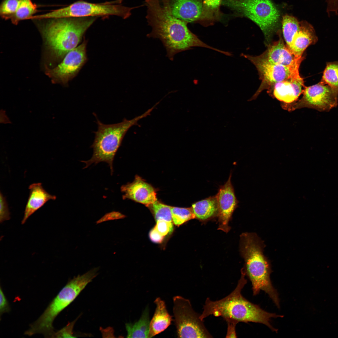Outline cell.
Returning <instances> with one entry per match:
<instances>
[{"mask_svg": "<svg viewBox=\"0 0 338 338\" xmlns=\"http://www.w3.org/2000/svg\"><path fill=\"white\" fill-rule=\"evenodd\" d=\"M87 41L84 40L80 45L68 53L57 66L47 69L46 73L53 82L65 85L77 74L87 59Z\"/></svg>", "mask_w": 338, "mask_h": 338, "instance_id": "7c38bea8", "label": "cell"}, {"mask_svg": "<svg viewBox=\"0 0 338 338\" xmlns=\"http://www.w3.org/2000/svg\"><path fill=\"white\" fill-rule=\"evenodd\" d=\"M318 40L313 26L306 20H301L289 49L296 57L300 58L303 56L306 49L309 46L315 44Z\"/></svg>", "mask_w": 338, "mask_h": 338, "instance_id": "ac0fdd59", "label": "cell"}, {"mask_svg": "<svg viewBox=\"0 0 338 338\" xmlns=\"http://www.w3.org/2000/svg\"><path fill=\"white\" fill-rule=\"evenodd\" d=\"M326 3L331 6L338 5V0H325Z\"/></svg>", "mask_w": 338, "mask_h": 338, "instance_id": "8d00e7d4", "label": "cell"}, {"mask_svg": "<svg viewBox=\"0 0 338 338\" xmlns=\"http://www.w3.org/2000/svg\"><path fill=\"white\" fill-rule=\"evenodd\" d=\"M121 3L120 0L101 3L79 1L67 7L35 15L34 18L38 20L114 15L126 19L130 16L132 10L136 8L127 7Z\"/></svg>", "mask_w": 338, "mask_h": 338, "instance_id": "ba28073f", "label": "cell"}, {"mask_svg": "<svg viewBox=\"0 0 338 338\" xmlns=\"http://www.w3.org/2000/svg\"><path fill=\"white\" fill-rule=\"evenodd\" d=\"M149 311L146 307L139 320L134 323L125 324L127 338H148L150 324Z\"/></svg>", "mask_w": 338, "mask_h": 338, "instance_id": "7402d4cb", "label": "cell"}, {"mask_svg": "<svg viewBox=\"0 0 338 338\" xmlns=\"http://www.w3.org/2000/svg\"><path fill=\"white\" fill-rule=\"evenodd\" d=\"M305 87L303 79L300 76L275 84L273 87V95L284 103H293L302 93Z\"/></svg>", "mask_w": 338, "mask_h": 338, "instance_id": "e0dca14e", "label": "cell"}, {"mask_svg": "<svg viewBox=\"0 0 338 338\" xmlns=\"http://www.w3.org/2000/svg\"><path fill=\"white\" fill-rule=\"evenodd\" d=\"M153 108L133 119L127 120L124 118L122 122L116 124H105L97 119L98 129L95 132V139L91 146L93 149V154L90 160L81 161L86 164L84 168L93 163L96 164L105 162L109 166L112 175L115 156L127 132L132 126L137 125L139 120L150 115Z\"/></svg>", "mask_w": 338, "mask_h": 338, "instance_id": "5b68a950", "label": "cell"}, {"mask_svg": "<svg viewBox=\"0 0 338 338\" xmlns=\"http://www.w3.org/2000/svg\"><path fill=\"white\" fill-rule=\"evenodd\" d=\"M19 0H3L0 6V15L5 19H9L15 13Z\"/></svg>", "mask_w": 338, "mask_h": 338, "instance_id": "f1b7e54d", "label": "cell"}, {"mask_svg": "<svg viewBox=\"0 0 338 338\" xmlns=\"http://www.w3.org/2000/svg\"><path fill=\"white\" fill-rule=\"evenodd\" d=\"M95 17L52 19L44 26L42 31L52 55L60 59L76 48Z\"/></svg>", "mask_w": 338, "mask_h": 338, "instance_id": "277c9868", "label": "cell"}, {"mask_svg": "<svg viewBox=\"0 0 338 338\" xmlns=\"http://www.w3.org/2000/svg\"><path fill=\"white\" fill-rule=\"evenodd\" d=\"M148 207L152 211L156 221L164 220L172 222L171 206L157 200Z\"/></svg>", "mask_w": 338, "mask_h": 338, "instance_id": "83f0119b", "label": "cell"}, {"mask_svg": "<svg viewBox=\"0 0 338 338\" xmlns=\"http://www.w3.org/2000/svg\"><path fill=\"white\" fill-rule=\"evenodd\" d=\"M173 312L178 338H212L200 315L193 308L190 301L179 295L173 298Z\"/></svg>", "mask_w": 338, "mask_h": 338, "instance_id": "9c48e42d", "label": "cell"}, {"mask_svg": "<svg viewBox=\"0 0 338 338\" xmlns=\"http://www.w3.org/2000/svg\"><path fill=\"white\" fill-rule=\"evenodd\" d=\"M300 21L295 17L285 14L282 16L281 24L284 38L289 48L294 36L298 29Z\"/></svg>", "mask_w": 338, "mask_h": 338, "instance_id": "603a6c76", "label": "cell"}, {"mask_svg": "<svg viewBox=\"0 0 338 338\" xmlns=\"http://www.w3.org/2000/svg\"><path fill=\"white\" fill-rule=\"evenodd\" d=\"M222 0H203L201 19L213 21L219 16V8Z\"/></svg>", "mask_w": 338, "mask_h": 338, "instance_id": "484cf974", "label": "cell"}, {"mask_svg": "<svg viewBox=\"0 0 338 338\" xmlns=\"http://www.w3.org/2000/svg\"><path fill=\"white\" fill-rule=\"evenodd\" d=\"M125 217V215L119 212L113 211L106 213L96 223L98 224L106 221L124 218Z\"/></svg>", "mask_w": 338, "mask_h": 338, "instance_id": "d6a6232c", "label": "cell"}, {"mask_svg": "<svg viewBox=\"0 0 338 338\" xmlns=\"http://www.w3.org/2000/svg\"><path fill=\"white\" fill-rule=\"evenodd\" d=\"M37 8L31 0H19L17 10L10 19L13 23L17 24L20 21L29 19L37 12Z\"/></svg>", "mask_w": 338, "mask_h": 338, "instance_id": "cb8c5ba5", "label": "cell"}, {"mask_svg": "<svg viewBox=\"0 0 338 338\" xmlns=\"http://www.w3.org/2000/svg\"><path fill=\"white\" fill-rule=\"evenodd\" d=\"M231 172L227 181L221 186L216 195L218 207V230L228 233L230 230L229 221L233 213L238 207V201L236 196L234 187L232 183Z\"/></svg>", "mask_w": 338, "mask_h": 338, "instance_id": "4fadbf2b", "label": "cell"}, {"mask_svg": "<svg viewBox=\"0 0 338 338\" xmlns=\"http://www.w3.org/2000/svg\"><path fill=\"white\" fill-rule=\"evenodd\" d=\"M76 319L69 323L66 326L55 332L53 337L71 338L75 337L73 335V329Z\"/></svg>", "mask_w": 338, "mask_h": 338, "instance_id": "1f68e13d", "label": "cell"}, {"mask_svg": "<svg viewBox=\"0 0 338 338\" xmlns=\"http://www.w3.org/2000/svg\"><path fill=\"white\" fill-rule=\"evenodd\" d=\"M90 282L84 274L78 275L69 281L50 303L40 317L30 325L24 334L31 336L42 334L45 337H53V323L58 315L76 298Z\"/></svg>", "mask_w": 338, "mask_h": 338, "instance_id": "52a82bcc", "label": "cell"}, {"mask_svg": "<svg viewBox=\"0 0 338 338\" xmlns=\"http://www.w3.org/2000/svg\"><path fill=\"white\" fill-rule=\"evenodd\" d=\"M171 10L176 18L186 23L201 18L202 3L200 0H168Z\"/></svg>", "mask_w": 338, "mask_h": 338, "instance_id": "2e32d148", "label": "cell"}, {"mask_svg": "<svg viewBox=\"0 0 338 338\" xmlns=\"http://www.w3.org/2000/svg\"><path fill=\"white\" fill-rule=\"evenodd\" d=\"M302 98L294 104L284 103L283 108L289 111L308 108L320 111H328L337 105L338 96L328 85L320 81L312 86H305Z\"/></svg>", "mask_w": 338, "mask_h": 338, "instance_id": "8fae6325", "label": "cell"}, {"mask_svg": "<svg viewBox=\"0 0 338 338\" xmlns=\"http://www.w3.org/2000/svg\"><path fill=\"white\" fill-rule=\"evenodd\" d=\"M320 82L330 86L338 95V62L327 63Z\"/></svg>", "mask_w": 338, "mask_h": 338, "instance_id": "d4e9b609", "label": "cell"}, {"mask_svg": "<svg viewBox=\"0 0 338 338\" xmlns=\"http://www.w3.org/2000/svg\"><path fill=\"white\" fill-rule=\"evenodd\" d=\"M226 322L227 324V329L226 337H237L236 331V326L237 323L235 322L231 321H228Z\"/></svg>", "mask_w": 338, "mask_h": 338, "instance_id": "e575fe53", "label": "cell"}, {"mask_svg": "<svg viewBox=\"0 0 338 338\" xmlns=\"http://www.w3.org/2000/svg\"><path fill=\"white\" fill-rule=\"evenodd\" d=\"M173 222L164 220H159L156 221L155 228L163 236L167 235L172 232L173 230Z\"/></svg>", "mask_w": 338, "mask_h": 338, "instance_id": "f546056e", "label": "cell"}, {"mask_svg": "<svg viewBox=\"0 0 338 338\" xmlns=\"http://www.w3.org/2000/svg\"><path fill=\"white\" fill-rule=\"evenodd\" d=\"M191 207L195 218L203 223L218 218V207L216 195L196 202Z\"/></svg>", "mask_w": 338, "mask_h": 338, "instance_id": "44dd1931", "label": "cell"}, {"mask_svg": "<svg viewBox=\"0 0 338 338\" xmlns=\"http://www.w3.org/2000/svg\"><path fill=\"white\" fill-rule=\"evenodd\" d=\"M279 39L268 46L266 50L259 56L274 64L291 67H299L304 57H296L287 47L279 36Z\"/></svg>", "mask_w": 338, "mask_h": 338, "instance_id": "9a60e30c", "label": "cell"}, {"mask_svg": "<svg viewBox=\"0 0 338 338\" xmlns=\"http://www.w3.org/2000/svg\"><path fill=\"white\" fill-rule=\"evenodd\" d=\"M154 303L156 308L152 318L150 321L148 338H151L164 331L171 325L172 316L167 310L165 301L157 297Z\"/></svg>", "mask_w": 338, "mask_h": 338, "instance_id": "ffe728a7", "label": "cell"}, {"mask_svg": "<svg viewBox=\"0 0 338 338\" xmlns=\"http://www.w3.org/2000/svg\"><path fill=\"white\" fill-rule=\"evenodd\" d=\"M146 0L147 19L151 28L148 38H158L166 51V56L173 60L177 54L193 47L207 48L224 54L225 52L211 47L202 41L188 29L187 23L172 13L168 0Z\"/></svg>", "mask_w": 338, "mask_h": 338, "instance_id": "6da1fadb", "label": "cell"}, {"mask_svg": "<svg viewBox=\"0 0 338 338\" xmlns=\"http://www.w3.org/2000/svg\"><path fill=\"white\" fill-rule=\"evenodd\" d=\"M241 275L234 289L221 299L212 301L209 298L205 300L200 318L204 319L210 315L221 316L227 322H253L264 324L273 331L277 330L271 324L272 318L283 317V315L270 313L262 309L258 305L251 302L242 295L241 292L247 283L244 268L241 270Z\"/></svg>", "mask_w": 338, "mask_h": 338, "instance_id": "7a4b0ae2", "label": "cell"}, {"mask_svg": "<svg viewBox=\"0 0 338 338\" xmlns=\"http://www.w3.org/2000/svg\"><path fill=\"white\" fill-rule=\"evenodd\" d=\"M29 195L27 202L22 224L24 223L28 218L50 200H55L56 197L47 192L41 183L32 184L28 187Z\"/></svg>", "mask_w": 338, "mask_h": 338, "instance_id": "d6986e66", "label": "cell"}, {"mask_svg": "<svg viewBox=\"0 0 338 338\" xmlns=\"http://www.w3.org/2000/svg\"><path fill=\"white\" fill-rule=\"evenodd\" d=\"M120 190L123 199L131 200L147 207L157 200L155 189L138 175L133 182L122 186Z\"/></svg>", "mask_w": 338, "mask_h": 338, "instance_id": "5bb4252c", "label": "cell"}, {"mask_svg": "<svg viewBox=\"0 0 338 338\" xmlns=\"http://www.w3.org/2000/svg\"><path fill=\"white\" fill-rule=\"evenodd\" d=\"M10 308L8 301L4 294L1 287L0 289V316L5 313L8 312Z\"/></svg>", "mask_w": 338, "mask_h": 338, "instance_id": "836d02e7", "label": "cell"}, {"mask_svg": "<svg viewBox=\"0 0 338 338\" xmlns=\"http://www.w3.org/2000/svg\"><path fill=\"white\" fill-rule=\"evenodd\" d=\"M149 236L151 240L156 243H161L164 239V236L162 235L154 227L150 231Z\"/></svg>", "mask_w": 338, "mask_h": 338, "instance_id": "d590c367", "label": "cell"}, {"mask_svg": "<svg viewBox=\"0 0 338 338\" xmlns=\"http://www.w3.org/2000/svg\"><path fill=\"white\" fill-rule=\"evenodd\" d=\"M172 222L176 225L180 226L188 221L195 218L192 207H179L171 206Z\"/></svg>", "mask_w": 338, "mask_h": 338, "instance_id": "4316f807", "label": "cell"}, {"mask_svg": "<svg viewBox=\"0 0 338 338\" xmlns=\"http://www.w3.org/2000/svg\"><path fill=\"white\" fill-rule=\"evenodd\" d=\"M221 4L254 22L268 41L279 32L282 16L271 0H222Z\"/></svg>", "mask_w": 338, "mask_h": 338, "instance_id": "8992f818", "label": "cell"}, {"mask_svg": "<svg viewBox=\"0 0 338 338\" xmlns=\"http://www.w3.org/2000/svg\"><path fill=\"white\" fill-rule=\"evenodd\" d=\"M0 223L10 219V213L6 198L0 192Z\"/></svg>", "mask_w": 338, "mask_h": 338, "instance_id": "4dcf8cb0", "label": "cell"}, {"mask_svg": "<svg viewBox=\"0 0 338 338\" xmlns=\"http://www.w3.org/2000/svg\"><path fill=\"white\" fill-rule=\"evenodd\" d=\"M264 245L255 233H244L240 236V252L244 260L246 275L252 283L253 295L264 291L279 308L278 294L270 279V264L263 253Z\"/></svg>", "mask_w": 338, "mask_h": 338, "instance_id": "3957f363", "label": "cell"}, {"mask_svg": "<svg viewBox=\"0 0 338 338\" xmlns=\"http://www.w3.org/2000/svg\"><path fill=\"white\" fill-rule=\"evenodd\" d=\"M242 55L254 65L261 80L259 88L248 101L256 99L263 90L273 87L276 83L300 76L299 67H288L272 64L259 55L253 56L243 54Z\"/></svg>", "mask_w": 338, "mask_h": 338, "instance_id": "30bf717a", "label": "cell"}]
</instances>
